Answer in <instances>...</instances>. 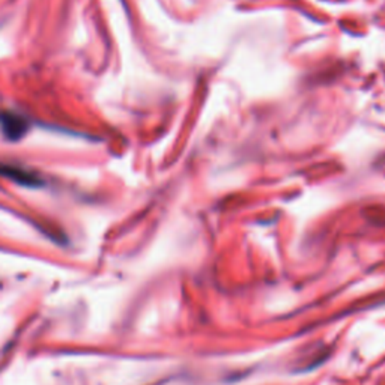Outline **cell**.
I'll list each match as a JSON object with an SVG mask.
<instances>
[{"label": "cell", "mask_w": 385, "mask_h": 385, "mask_svg": "<svg viewBox=\"0 0 385 385\" xmlns=\"http://www.w3.org/2000/svg\"><path fill=\"white\" fill-rule=\"evenodd\" d=\"M0 128H2L4 134L9 140H18L26 134L27 122L24 118H22L17 113L4 111V113H0Z\"/></svg>", "instance_id": "obj_2"}, {"label": "cell", "mask_w": 385, "mask_h": 385, "mask_svg": "<svg viewBox=\"0 0 385 385\" xmlns=\"http://www.w3.org/2000/svg\"><path fill=\"white\" fill-rule=\"evenodd\" d=\"M0 176L11 179L17 184L27 186V187H38L41 186V179L34 172H30L26 167L22 166H15V164H6V163H0Z\"/></svg>", "instance_id": "obj_1"}]
</instances>
